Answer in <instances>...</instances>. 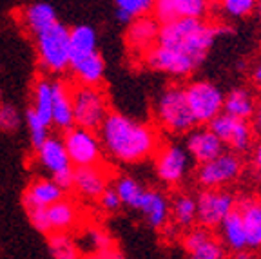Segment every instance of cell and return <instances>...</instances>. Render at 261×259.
I'll use <instances>...</instances> for the list:
<instances>
[{
	"instance_id": "cell-1",
	"label": "cell",
	"mask_w": 261,
	"mask_h": 259,
	"mask_svg": "<svg viewBox=\"0 0 261 259\" xmlns=\"http://www.w3.org/2000/svg\"><path fill=\"white\" fill-rule=\"evenodd\" d=\"M102 149L120 163H140L151 158L162 143L154 125L122 113H111L98 127Z\"/></svg>"
},
{
	"instance_id": "cell-2",
	"label": "cell",
	"mask_w": 261,
	"mask_h": 259,
	"mask_svg": "<svg viewBox=\"0 0 261 259\" xmlns=\"http://www.w3.org/2000/svg\"><path fill=\"white\" fill-rule=\"evenodd\" d=\"M221 33V28L205 22L203 18H174L165 24H160L158 42L176 53L191 58L198 67L211 53L214 40Z\"/></svg>"
},
{
	"instance_id": "cell-3",
	"label": "cell",
	"mask_w": 261,
	"mask_h": 259,
	"mask_svg": "<svg viewBox=\"0 0 261 259\" xmlns=\"http://www.w3.org/2000/svg\"><path fill=\"white\" fill-rule=\"evenodd\" d=\"M154 116L158 125L169 134H187L198 125L189 107L185 87L176 84L160 93L154 103Z\"/></svg>"
},
{
	"instance_id": "cell-4",
	"label": "cell",
	"mask_w": 261,
	"mask_h": 259,
	"mask_svg": "<svg viewBox=\"0 0 261 259\" xmlns=\"http://www.w3.org/2000/svg\"><path fill=\"white\" fill-rule=\"evenodd\" d=\"M37 57L40 67L49 74H62L67 71L71 60L69 29L57 22L45 31L35 35Z\"/></svg>"
},
{
	"instance_id": "cell-5",
	"label": "cell",
	"mask_w": 261,
	"mask_h": 259,
	"mask_svg": "<svg viewBox=\"0 0 261 259\" xmlns=\"http://www.w3.org/2000/svg\"><path fill=\"white\" fill-rule=\"evenodd\" d=\"M73 100L74 125L98 131L106 116L109 114V100L100 85H73L71 89Z\"/></svg>"
},
{
	"instance_id": "cell-6",
	"label": "cell",
	"mask_w": 261,
	"mask_h": 259,
	"mask_svg": "<svg viewBox=\"0 0 261 259\" xmlns=\"http://www.w3.org/2000/svg\"><path fill=\"white\" fill-rule=\"evenodd\" d=\"M185 96L198 125H208L223 111V91L207 80H196L185 85Z\"/></svg>"
},
{
	"instance_id": "cell-7",
	"label": "cell",
	"mask_w": 261,
	"mask_h": 259,
	"mask_svg": "<svg viewBox=\"0 0 261 259\" xmlns=\"http://www.w3.org/2000/svg\"><path fill=\"white\" fill-rule=\"evenodd\" d=\"M62 142L73 167L94 165L102 160V142L96 131L73 125L64 131Z\"/></svg>"
},
{
	"instance_id": "cell-8",
	"label": "cell",
	"mask_w": 261,
	"mask_h": 259,
	"mask_svg": "<svg viewBox=\"0 0 261 259\" xmlns=\"http://www.w3.org/2000/svg\"><path fill=\"white\" fill-rule=\"evenodd\" d=\"M243 162L238 152H221L216 158L200 163L196 172V182L203 189H225L241 176Z\"/></svg>"
},
{
	"instance_id": "cell-9",
	"label": "cell",
	"mask_w": 261,
	"mask_h": 259,
	"mask_svg": "<svg viewBox=\"0 0 261 259\" xmlns=\"http://www.w3.org/2000/svg\"><path fill=\"white\" fill-rule=\"evenodd\" d=\"M154 156L156 176L165 185H178L191 169V154L179 143H160Z\"/></svg>"
},
{
	"instance_id": "cell-10",
	"label": "cell",
	"mask_w": 261,
	"mask_h": 259,
	"mask_svg": "<svg viewBox=\"0 0 261 259\" xmlns=\"http://www.w3.org/2000/svg\"><path fill=\"white\" fill-rule=\"evenodd\" d=\"M236 206V198L225 189H203L196 198V223L205 228H218L225 216Z\"/></svg>"
},
{
	"instance_id": "cell-11",
	"label": "cell",
	"mask_w": 261,
	"mask_h": 259,
	"mask_svg": "<svg viewBox=\"0 0 261 259\" xmlns=\"http://www.w3.org/2000/svg\"><path fill=\"white\" fill-rule=\"evenodd\" d=\"M208 127L232 152H247L252 145V127L249 125V120H241L221 111L211 120Z\"/></svg>"
},
{
	"instance_id": "cell-12",
	"label": "cell",
	"mask_w": 261,
	"mask_h": 259,
	"mask_svg": "<svg viewBox=\"0 0 261 259\" xmlns=\"http://www.w3.org/2000/svg\"><path fill=\"white\" fill-rule=\"evenodd\" d=\"M142 60L152 71H158V73L169 74V76H176V78L189 76V74H192L198 69V65L191 58L184 57V55L176 53L172 49L160 44L152 45L142 57Z\"/></svg>"
},
{
	"instance_id": "cell-13",
	"label": "cell",
	"mask_w": 261,
	"mask_h": 259,
	"mask_svg": "<svg viewBox=\"0 0 261 259\" xmlns=\"http://www.w3.org/2000/svg\"><path fill=\"white\" fill-rule=\"evenodd\" d=\"M111 183L109 169L100 163L74 167L73 169V191L86 199H98Z\"/></svg>"
},
{
	"instance_id": "cell-14",
	"label": "cell",
	"mask_w": 261,
	"mask_h": 259,
	"mask_svg": "<svg viewBox=\"0 0 261 259\" xmlns=\"http://www.w3.org/2000/svg\"><path fill=\"white\" fill-rule=\"evenodd\" d=\"M158 33H160V22L154 16L143 15L138 16L135 20H130L127 24L125 31V44L129 51L135 57L142 58L143 55L158 42Z\"/></svg>"
},
{
	"instance_id": "cell-15",
	"label": "cell",
	"mask_w": 261,
	"mask_h": 259,
	"mask_svg": "<svg viewBox=\"0 0 261 259\" xmlns=\"http://www.w3.org/2000/svg\"><path fill=\"white\" fill-rule=\"evenodd\" d=\"M211 9V0H156L152 16L160 24H165L174 18H205Z\"/></svg>"
},
{
	"instance_id": "cell-16",
	"label": "cell",
	"mask_w": 261,
	"mask_h": 259,
	"mask_svg": "<svg viewBox=\"0 0 261 259\" xmlns=\"http://www.w3.org/2000/svg\"><path fill=\"white\" fill-rule=\"evenodd\" d=\"M73 80L80 85H100L106 74V62L103 57L98 53V49L89 53L71 55L69 67Z\"/></svg>"
},
{
	"instance_id": "cell-17",
	"label": "cell",
	"mask_w": 261,
	"mask_h": 259,
	"mask_svg": "<svg viewBox=\"0 0 261 259\" xmlns=\"http://www.w3.org/2000/svg\"><path fill=\"white\" fill-rule=\"evenodd\" d=\"M184 250L194 259H221L227 255L221 239L205 227L194 228L185 234Z\"/></svg>"
},
{
	"instance_id": "cell-18",
	"label": "cell",
	"mask_w": 261,
	"mask_h": 259,
	"mask_svg": "<svg viewBox=\"0 0 261 259\" xmlns=\"http://www.w3.org/2000/svg\"><path fill=\"white\" fill-rule=\"evenodd\" d=\"M185 149L196 163H205L225 150V145L211 127L191 129L185 136Z\"/></svg>"
},
{
	"instance_id": "cell-19",
	"label": "cell",
	"mask_w": 261,
	"mask_h": 259,
	"mask_svg": "<svg viewBox=\"0 0 261 259\" xmlns=\"http://www.w3.org/2000/svg\"><path fill=\"white\" fill-rule=\"evenodd\" d=\"M133 209L138 211L152 228H163L167 225L169 216H171V203H169V199L162 192L145 189V187H143L142 194L138 196L136 203L133 205Z\"/></svg>"
},
{
	"instance_id": "cell-20",
	"label": "cell",
	"mask_w": 261,
	"mask_h": 259,
	"mask_svg": "<svg viewBox=\"0 0 261 259\" xmlns=\"http://www.w3.org/2000/svg\"><path fill=\"white\" fill-rule=\"evenodd\" d=\"M35 152H37L38 165L47 170L51 176L64 172L67 169H73L69 156H67V150H65L64 142H62L60 138L47 136L44 142L35 147Z\"/></svg>"
},
{
	"instance_id": "cell-21",
	"label": "cell",
	"mask_w": 261,
	"mask_h": 259,
	"mask_svg": "<svg viewBox=\"0 0 261 259\" xmlns=\"http://www.w3.org/2000/svg\"><path fill=\"white\" fill-rule=\"evenodd\" d=\"M236 209L243 219L245 234H247V250H261V201L256 198L236 199Z\"/></svg>"
},
{
	"instance_id": "cell-22",
	"label": "cell",
	"mask_w": 261,
	"mask_h": 259,
	"mask_svg": "<svg viewBox=\"0 0 261 259\" xmlns=\"http://www.w3.org/2000/svg\"><path fill=\"white\" fill-rule=\"evenodd\" d=\"M73 85L62 80H53V106H51V125L57 129H69L74 125L73 100H71Z\"/></svg>"
},
{
	"instance_id": "cell-23",
	"label": "cell",
	"mask_w": 261,
	"mask_h": 259,
	"mask_svg": "<svg viewBox=\"0 0 261 259\" xmlns=\"http://www.w3.org/2000/svg\"><path fill=\"white\" fill-rule=\"evenodd\" d=\"M220 239L223 243L225 250L232 252L234 255H247V234H245L243 219L241 214L234 206L232 211L225 216V219L220 223Z\"/></svg>"
},
{
	"instance_id": "cell-24",
	"label": "cell",
	"mask_w": 261,
	"mask_h": 259,
	"mask_svg": "<svg viewBox=\"0 0 261 259\" xmlns=\"http://www.w3.org/2000/svg\"><path fill=\"white\" fill-rule=\"evenodd\" d=\"M65 192L55 183L53 178H38L33 179L28 185L22 196V205L24 209H35V206H44L47 209L55 201L62 199Z\"/></svg>"
},
{
	"instance_id": "cell-25",
	"label": "cell",
	"mask_w": 261,
	"mask_h": 259,
	"mask_svg": "<svg viewBox=\"0 0 261 259\" xmlns=\"http://www.w3.org/2000/svg\"><path fill=\"white\" fill-rule=\"evenodd\" d=\"M47 212V223H49V234L53 232H71L76 228L80 221V211L74 201L67 199L64 196L62 199L55 201L45 209Z\"/></svg>"
},
{
	"instance_id": "cell-26",
	"label": "cell",
	"mask_w": 261,
	"mask_h": 259,
	"mask_svg": "<svg viewBox=\"0 0 261 259\" xmlns=\"http://www.w3.org/2000/svg\"><path fill=\"white\" fill-rule=\"evenodd\" d=\"M20 20L24 24L25 31L35 37L38 33L45 31L47 28H51L53 24H57V11L51 4H45V2H37V4L28 6L25 9H22L20 13Z\"/></svg>"
},
{
	"instance_id": "cell-27",
	"label": "cell",
	"mask_w": 261,
	"mask_h": 259,
	"mask_svg": "<svg viewBox=\"0 0 261 259\" xmlns=\"http://www.w3.org/2000/svg\"><path fill=\"white\" fill-rule=\"evenodd\" d=\"M256 111V100H254L252 93L243 87H236L228 94H225L223 101V113L232 114L241 120H250Z\"/></svg>"
},
{
	"instance_id": "cell-28",
	"label": "cell",
	"mask_w": 261,
	"mask_h": 259,
	"mask_svg": "<svg viewBox=\"0 0 261 259\" xmlns=\"http://www.w3.org/2000/svg\"><path fill=\"white\" fill-rule=\"evenodd\" d=\"M51 106H53V80L42 76L33 85L31 109H35L45 122L51 123Z\"/></svg>"
},
{
	"instance_id": "cell-29",
	"label": "cell",
	"mask_w": 261,
	"mask_h": 259,
	"mask_svg": "<svg viewBox=\"0 0 261 259\" xmlns=\"http://www.w3.org/2000/svg\"><path fill=\"white\" fill-rule=\"evenodd\" d=\"M49 254L57 259H74L80 255V245L69 232H53L47 236Z\"/></svg>"
},
{
	"instance_id": "cell-30",
	"label": "cell",
	"mask_w": 261,
	"mask_h": 259,
	"mask_svg": "<svg viewBox=\"0 0 261 259\" xmlns=\"http://www.w3.org/2000/svg\"><path fill=\"white\" fill-rule=\"evenodd\" d=\"M69 45H71V55L78 53H89L98 49V38L96 31L91 25H74L69 29Z\"/></svg>"
},
{
	"instance_id": "cell-31",
	"label": "cell",
	"mask_w": 261,
	"mask_h": 259,
	"mask_svg": "<svg viewBox=\"0 0 261 259\" xmlns=\"http://www.w3.org/2000/svg\"><path fill=\"white\" fill-rule=\"evenodd\" d=\"M116 6V16L120 20L129 24L138 16L151 15L156 0H113Z\"/></svg>"
},
{
	"instance_id": "cell-32",
	"label": "cell",
	"mask_w": 261,
	"mask_h": 259,
	"mask_svg": "<svg viewBox=\"0 0 261 259\" xmlns=\"http://www.w3.org/2000/svg\"><path fill=\"white\" fill-rule=\"evenodd\" d=\"M171 214L179 227L189 228L196 223V198L181 194L171 205Z\"/></svg>"
},
{
	"instance_id": "cell-33",
	"label": "cell",
	"mask_w": 261,
	"mask_h": 259,
	"mask_svg": "<svg viewBox=\"0 0 261 259\" xmlns=\"http://www.w3.org/2000/svg\"><path fill=\"white\" fill-rule=\"evenodd\" d=\"M86 241H87V247L84 250H89L87 254L91 255H98V257H111V255H116L113 254V241L111 238L106 234L103 230H98V228H89L86 232Z\"/></svg>"
},
{
	"instance_id": "cell-34",
	"label": "cell",
	"mask_w": 261,
	"mask_h": 259,
	"mask_svg": "<svg viewBox=\"0 0 261 259\" xmlns=\"http://www.w3.org/2000/svg\"><path fill=\"white\" fill-rule=\"evenodd\" d=\"M25 125H28L29 140H31L33 147H37L38 143H42L45 138L49 136V127H51V123L45 122L44 118L35 109H31V107H29L28 113H25Z\"/></svg>"
},
{
	"instance_id": "cell-35",
	"label": "cell",
	"mask_w": 261,
	"mask_h": 259,
	"mask_svg": "<svg viewBox=\"0 0 261 259\" xmlns=\"http://www.w3.org/2000/svg\"><path fill=\"white\" fill-rule=\"evenodd\" d=\"M218 6L228 18H243L256 9V0H218Z\"/></svg>"
},
{
	"instance_id": "cell-36",
	"label": "cell",
	"mask_w": 261,
	"mask_h": 259,
	"mask_svg": "<svg viewBox=\"0 0 261 259\" xmlns=\"http://www.w3.org/2000/svg\"><path fill=\"white\" fill-rule=\"evenodd\" d=\"M22 123V116L15 106L11 103H0V131L4 133H15Z\"/></svg>"
},
{
	"instance_id": "cell-37",
	"label": "cell",
	"mask_w": 261,
	"mask_h": 259,
	"mask_svg": "<svg viewBox=\"0 0 261 259\" xmlns=\"http://www.w3.org/2000/svg\"><path fill=\"white\" fill-rule=\"evenodd\" d=\"M96 201L100 203V209L106 212H116L122 206V199H120L118 192L114 191V187H107Z\"/></svg>"
},
{
	"instance_id": "cell-38",
	"label": "cell",
	"mask_w": 261,
	"mask_h": 259,
	"mask_svg": "<svg viewBox=\"0 0 261 259\" xmlns=\"http://www.w3.org/2000/svg\"><path fill=\"white\" fill-rule=\"evenodd\" d=\"M252 165L254 169H256V172L261 176V142L256 145V149H254L252 152Z\"/></svg>"
},
{
	"instance_id": "cell-39",
	"label": "cell",
	"mask_w": 261,
	"mask_h": 259,
	"mask_svg": "<svg viewBox=\"0 0 261 259\" xmlns=\"http://www.w3.org/2000/svg\"><path fill=\"white\" fill-rule=\"evenodd\" d=\"M254 129L257 131V134H261V101L256 103V111H254Z\"/></svg>"
},
{
	"instance_id": "cell-40",
	"label": "cell",
	"mask_w": 261,
	"mask_h": 259,
	"mask_svg": "<svg viewBox=\"0 0 261 259\" xmlns=\"http://www.w3.org/2000/svg\"><path fill=\"white\" fill-rule=\"evenodd\" d=\"M252 80L257 87H261V58L257 60V64L254 65V69H252Z\"/></svg>"
},
{
	"instance_id": "cell-41",
	"label": "cell",
	"mask_w": 261,
	"mask_h": 259,
	"mask_svg": "<svg viewBox=\"0 0 261 259\" xmlns=\"http://www.w3.org/2000/svg\"><path fill=\"white\" fill-rule=\"evenodd\" d=\"M256 11H257V16H259V20H261V0H256Z\"/></svg>"
},
{
	"instance_id": "cell-42",
	"label": "cell",
	"mask_w": 261,
	"mask_h": 259,
	"mask_svg": "<svg viewBox=\"0 0 261 259\" xmlns=\"http://www.w3.org/2000/svg\"><path fill=\"white\" fill-rule=\"evenodd\" d=\"M0 103H2V93H0Z\"/></svg>"
},
{
	"instance_id": "cell-43",
	"label": "cell",
	"mask_w": 261,
	"mask_h": 259,
	"mask_svg": "<svg viewBox=\"0 0 261 259\" xmlns=\"http://www.w3.org/2000/svg\"><path fill=\"white\" fill-rule=\"evenodd\" d=\"M259 201H261V199H259Z\"/></svg>"
}]
</instances>
